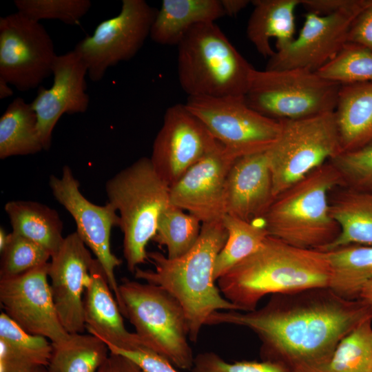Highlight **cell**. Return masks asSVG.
<instances>
[{
    "mask_svg": "<svg viewBox=\"0 0 372 372\" xmlns=\"http://www.w3.org/2000/svg\"><path fill=\"white\" fill-rule=\"evenodd\" d=\"M369 319L371 304L343 298L324 287L273 294L251 311H218L206 325L250 329L261 342L262 360L289 372H324L339 342Z\"/></svg>",
    "mask_w": 372,
    "mask_h": 372,
    "instance_id": "obj_1",
    "label": "cell"
},
{
    "mask_svg": "<svg viewBox=\"0 0 372 372\" xmlns=\"http://www.w3.org/2000/svg\"><path fill=\"white\" fill-rule=\"evenodd\" d=\"M329 280L325 251L296 247L269 235L217 281L223 296L238 311L247 312L268 294L329 287Z\"/></svg>",
    "mask_w": 372,
    "mask_h": 372,
    "instance_id": "obj_2",
    "label": "cell"
},
{
    "mask_svg": "<svg viewBox=\"0 0 372 372\" xmlns=\"http://www.w3.org/2000/svg\"><path fill=\"white\" fill-rule=\"evenodd\" d=\"M227 231L222 220L203 223L200 236L185 254L169 258L158 251L147 253L154 269L138 267L134 276L163 288L182 306L187 320L189 340L196 342L209 317L218 311H238L215 285L214 268Z\"/></svg>",
    "mask_w": 372,
    "mask_h": 372,
    "instance_id": "obj_3",
    "label": "cell"
},
{
    "mask_svg": "<svg viewBox=\"0 0 372 372\" xmlns=\"http://www.w3.org/2000/svg\"><path fill=\"white\" fill-rule=\"evenodd\" d=\"M329 161L276 197L263 216L269 236L292 246L323 250L340 234L330 214V191L344 185Z\"/></svg>",
    "mask_w": 372,
    "mask_h": 372,
    "instance_id": "obj_4",
    "label": "cell"
},
{
    "mask_svg": "<svg viewBox=\"0 0 372 372\" xmlns=\"http://www.w3.org/2000/svg\"><path fill=\"white\" fill-rule=\"evenodd\" d=\"M178 45V76L189 96H245L254 68L215 23L192 28Z\"/></svg>",
    "mask_w": 372,
    "mask_h": 372,
    "instance_id": "obj_5",
    "label": "cell"
},
{
    "mask_svg": "<svg viewBox=\"0 0 372 372\" xmlns=\"http://www.w3.org/2000/svg\"><path fill=\"white\" fill-rule=\"evenodd\" d=\"M105 192L118 212L123 256L128 270L134 273L148 260L146 247L156 234L161 214L170 204L169 187L150 158L141 157L107 180Z\"/></svg>",
    "mask_w": 372,
    "mask_h": 372,
    "instance_id": "obj_6",
    "label": "cell"
},
{
    "mask_svg": "<svg viewBox=\"0 0 372 372\" xmlns=\"http://www.w3.org/2000/svg\"><path fill=\"white\" fill-rule=\"evenodd\" d=\"M122 314L149 350L174 366L191 370L194 357L189 327L178 301L163 288L123 278L119 285Z\"/></svg>",
    "mask_w": 372,
    "mask_h": 372,
    "instance_id": "obj_7",
    "label": "cell"
},
{
    "mask_svg": "<svg viewBox=\"0 0 372 372\" xmlns=\"http://www.w3.org/2000/svg\"><path fill=\"white\" fill-rule=\"evenodd\" d=\"M341 85L304 68L252 69L247 105L267 117L298 119L334 112Z\"/></svg>",
    "mask_w": 372,
    "mask_h": 372,
    "instance_id": "obj_8",
    "label": "cell"
},
{
    "mask_svg": "<svg viewBox=\"0 0 372 372\" xmlns=\"http://www.w3.org/2000/svg\"><path fill=\"white\" fill-rule=\"evenodd\" d=\"M280 121V132L267 150L274 198L342 153L334 112Z\"/></svg>",
    "mask_w": 372,
    "mask_h": 372,
    "instance_id": "obj_9",
    "label": "cell"
},
{
    "mask_svg": "<svg viewBox=\"0 0 372 372\" xmlns=\"http://www.w3.org/2000/svg\"><path fill=\"white\" fill-rule=\"evenodd\" d=\"M185 105L218 142L239 157L267 151L281 130L280 120L250 107L245 96H188Z\"/></svg>",
    "mask_w": 372,
    "mask_h": 372,
    "instance_id": "obj_10",
    "label": "cell"
},
{
    "mask_svg": "<svg viewBox=\"0 0 372 372\" xmlns=\"http://www.w3.org/2000/svg\"><path fill=\"white\" fill-rule=\"evenodd\" d=\"M157 11L144 0H123L117 16L101 22L92 35L76 43L74 50L92 81H101L110 67L136 54L149 36Z\"/></svg>",
    "mask_w": 372,
    "mask_h": 372,
    "instance_id": "obj_11",
    "label": "cell"
},
{
    "mask_svg": "<svg viewBox=\"0 0 372 372\" xmlns=\"http://www.w3.org/2000/svg\"><path fill=\"white\" fill-rule=\"evenodd\" d=\"M56 56L39 21L18 11L0 18V77L18 90L39 86L52 74Z\"/></svg>",
    "mask_w": 372,
    "mask_h": 372,
    "instance_id": "obj_12",
    "label": "cell"
},
{
    "mask_svg": "<svg viewBox=\"0 0 372 372\" xmlns=\"http://www.w3.org/2000/svg\"><path fill=\"white\" fill-rule=\"evenodd\" d=\"M49 185L56 201L72 216L76 233L101 265L122 313L119 285L115 276V269L122 261L112 253L110 245L112 229L120 225L116 210L108 202L101 206L88 200L68 165L63 167L60 177L50 176Z\"/></svg>",
    "mask_w": 372,
    "mask_h": 372,
    "instance_id": "obj_13",
    "label": "cell"
},
{
    "mask_svg": "<svg viewBox=\"0 0 372 372\" xmlns=\"http://www.w3.org/2000/svg\"><path fill=\"white\" fill-rule=\"evenodd\" d=\"M372 1H360L347 9L327 15L307 12L298 36L269 59L266 70L304 68L313 72L333 59L348 43L355 18Z\"/></svg>",
    "mask_w": 372,
    "mask_h": 372,
    "instance_id": "obj_14",
    "label": "cell"
},
{
    "mask_svg": "<svg viewBox=\"0 0 372 372\" xmlns=\"http://www.w3.org/2000/svg\"><path fill=\"white\" fill-rule=\"evenodd\" d=\"M218 143L185 104H176L165 113L149 158L158 176L171 187Z\"/></svg>",
    "mask_w": 372,
    "mask_h": 372,
    "instance_id": "obj_15",
    "label": "cell"
},
{
    "mask_svg": "<svg viewBox=\"0 0 372 372\" xmlns=\"http://www.w3.org/2000/svg\"><path fill=\"white\" fill-rule=\"evenodd\" d=\"M48 267L49 262L16 276L0 278V303L3 312L25 331L59 344L70 333L57 314Z\"/></svg>",
    "mask_w": 372,
    "mask_h": 372,
    "instance_id": "obj_16",
    "label": "cell"
},
{
    "mask_svg": "<svg viewBox=\"0 0 372 372\" xmlns=\"http://www.w3.org/2000/svg\"><path fill=\"white\" fill-rule=\"evenodd\" d=\"M238 157L219 143L169 187L170 203L202 224L221 220L226 214L227 178Z\"/></svg>",
    "mask_w": 372,
    "mask_h": 372,
    "instance_id": "obj_17",
    "label": "cell"
},
{
    "mask_svg": "<svg viewBox=\"0 0 372 372\" xmlns=\"http://www.w3.org/2000/svg\"><path fill=\"white\" fill-rule=\"evenodd\" d=\"M93 260L90 249L74 231L64 238L49 262L48 277L56 310L70 334L85 329L83 297Z\"/></svg>",
    "mask_w": 372,
    "mask_h": 372,
    "instance_id": "obj_18",
    "label": "cell"
},
{
    "mask_svg": "<svg viewBox=\"0 0 372 372\" xmlns=\"http://www.w3.org/2000/svg\"><path fill=\"white\" fill-rule=\"evenodd\" d=\"M50 88L39 86L30 103L36 113L37 127L44 150L51 146L52 132L64 114L85 112L89 106L85 76L87 68L75 50L57 55L53 63Z\"/></svg>",
    "mask_w": 372,
    "mask_h": 372,
    "instance_id": "obj_19",
    "label": "cell"
},
{
    "mask_svg": "<svg viewBox=\"0 0 372 372\" xmlns=\"http://www.w3.org/2000/svg\"><path fill=\"white\" fill-rule=\"evenodd\" d=\"M273 200L267 151L237 158L226 180V214L253 222L262 218Z\"/></svg>",
    "mask_w": 372,
    "mask_h": 372,
    "instance_id": "obj_20",
    "label": "cell"
},
{
    "mask_svg": "<svg viewBox=\"0 0 372 372\" xmlns=\"http://www.w3.org/2000/svg\"><path fill=\"white\" fill-rule=\"evenodd\" d=\"M122 316L103 269L94 258L83 297L85 329L107 347L127 351L149 350L136 333L125 328Z\"/></svg>",
    "mask_w": 372,
    "mask_h": 372,
    "instance_id": "obj_21",
    "label": "cell"
},
{
    "mask_svg": "<svg viewBox=\"0 0 372 372\" xmlns=\"http://www.w3.org/2000/svg\"><path fill=\"white\" fill-rule=\"evenodd\" d=\"M247 27V35L259 54L270 58L275 52L271 40H276V51L295 39V10L300 0H256Z\"/></svg>",
    "mask_w": 372,
    "mask_h": 372,
    "instance_id": "obj_22",
    "label": "cell"
},
{
    "mask_svg": "<svg viewBox=\"0 0 372 372\" xmlns=\"http://www.w3.org/2000/svg\"><path fill=\"white\" fill-rule=\"evenodd\" d=\"M342 152L372 143V83L341 85L334 111Z\"/></svg>",
    "mask_w": 372,
    "mask_h": 372,
    "instance_id": "obj_23",
    "label": "cell"
},
{
    "mask_svg": "<svg viewBox=\"0 0 372 372\" xmlns=\"http://www.w3.org/2000/svg\"><path fill=\"white\" fill-rule=\"evenodd\" d=\"M225 15L220 0H164L149 36L161 45H178L194 26L215 22Z\"/></svg>",
    "mask_w": 372,
    "mask_h": 372,
    "instance_id": "obj_24",
    "label": "cell"
},
{
    "mask_svg": "<svg viewBox=\"0 0 372 372\" xmlns=\"http://www.w3.org/2000/svg\"><path fill=\"white\" fill-rule=\"evenodd\" d=\"M330 214L340 234L322 251L349 245H372V192L347 187L330 203Z\"/></svg>",
    "mask_w": 372,
    "mask_h": 372,
    "instance_id": "obj_25",
    "label": "cell"
},
{
    "mask_svg": "<svg viewBox=\"0 0 372 372\" xmlns=\"http://www.w3.org/2000/svg\"><path fill=\"white\" fill-rule=\"evenodd\" d=\"M52 344L46 338L31 334L8 317L0 314V372H25L47 367Z\"/></svg>",
    "mask_w": 372,
    "mask_h": 372,
    "instance_id": "obj_26",
    "label": "cell"
},
{
    "mask_svg": "<svg viewBox=\"0 0 372 372\" xmlns=\"http://www.w3.org/2000/svg\"><path fill=\"white\" fill-rule=\"evenodd\" d=\"M12 233L28 238L48 251L51 256L61 246L63 223L54 209L38 202L12 200L4 207Z\"/></svg>",
    "mask_w": 372,
    "mask_h": 372,
    "instance_id": "obj_27",
    "label": "cell"
},
{
    "mask_svg": "<svg viewBox=\"0 0 372 372\" xmlns=\"http://www.w3.org/2000/svg\"><path fill=\"white\" fill-rule=\"evenodd\" d=\"M330 266L329 287L340 297L357 300L372 280V245H349L325 251Z\"/></svg>",
    "mask_w": 372,
    "mask_h": 372,
    "instance_id": "obj_28",
    "label": "cell"
},
{
    "mask_svg": "<svg viewBox=\"0 0 372 372\" xmlns=\"http://www.w3.org/2000/svg\"><path fill=\"white\" fill-rule=\"evenodd\" d=\"M43 149L35 112L30 103L15 98L0 118V158L34 154Z\"/></svg>",
    "mask_w": 372,
    "mask_h": 372,
    "instance_id": "obj_29",
    "label": "cell"
},
{
    "mask_svg": "<svg viewBox=\"0 0 372 372\" xmlns=\"http://www.w3.org/2000/svg\"><path fill=\"white\" fill-rule=\"evenodd\" d=\"M109 353L107 344L96 336L72 333L65 341L52 344L47 369L48 372H96Z\"/></svg>",
    "mask_w": 372,
    "mask_h": 372,
    "instance_id": "obj_30",
    "label": "cell"
},
{
    "mask_svg": "<svg viewBox=\"0 0 372 372\" xmlns=\"http://www.w3.org/2000/svg\"><path fill=\"white\" fill-rule=\"evenodd\" d=\"M222 222L228 236L216 259L215 281L256 251L269 236L264 224L256 225L229 214L223 216Z\"/></svg>",
    "mask_w": 372,
    "mask_h": 372,
    "instance_id": "obj_31",
    "label": "cell"
},
{
    "mask_svg": "<svg viewBox=\"0 0 372 372\" xmlns=\"http://www.w3.org/2000/svg\"><path fill=\"white\" fill-rule=\"evenodd\" d=\"M201 226L194 216L170 203L160 215L152 240L165 247L169 258H176L194 247Z\"/></svg>",
    "mask_w": 372,
    "mask_h": 372,
    "instance_id": "obj_32",
    "label": "cell"
},
{
    "mask_svg": "<svg viewBox=\"0 0 372 372\" xmlns=\"http://www.w3.org/2000/svg\"><path fill=\"white\" fill-rule=\"evenodd\" d=\"M324 372H372L371 319L339 342Z\"/></svg>",
    "mask_w": 372,
    "mask_h": 372,
    "instance_id": "obj_33",
    "label": "cell"
},
{
    "mask_svg": "<svg viewBox=\"0 0 372 372\" xmlns=\"http://www.w3.org/2000/svg\"><path fill=\"white\" fill-rule=\"evenodd\" d=\"M316 72L322 78L340 85L372 83V52L347 43L333 59Z\"/></svg>",
    "mask_w": 372,
    "mask_h": 372,
    "instance_id": "obj_34",
    "label": "cell"
},
{
    "mask_svg": "<svg viewBox=\"0 0 372 372\" xmlns=\"http://www.w3.org/2000/svg\"><path fill=\"white\" fill-rule=\"evenodd\" d=\"M1 254L0 278L22 274L45 265L51 258L45 249L19 235L10 233Z\"/></svg>",
    "mask_w": 372,
    "mask_h": 372,
    "instance_id": "obj_35",
    "label": "cell"
},
{
    "mask_svg": "<svg viewBox=\"0 0 372 372\" xmlns=\"http://www.w3.org/2000/svg\"><path fill=\"white\" fill-rule=\"evenodd\" d=\"M18 12L39 21L56 19L68 25L78 24L91 7L89 0H14Z\"/></svg>",
    "mask_w": 372,
    "mask_h": 372,
    "instance_id": "obj_36",
    "label": "cell"
},
{
    "mask_svg": "<svg viewBox=\"0 0 372 372\" xmlns=\"http://www.w3.org/2000/svg\"><path fill=\"white\" fill-rule=\"evenodd\" d=\"M330 161L340 172L345 185L372 192V143L353 151L342 152Z\"/></svg>",
    "mask_w": 372,
    "mask_h": 372,
    "instance_id": "obj_37",
    "label": "cell"
},
{
    "mask_svg": "<svg viewBox=\"0 0 372 372\" xmlns=\"http://www.w3.org/2000/svg\"><path fill=\"white\" fill-rule=\"evenodd\" d=\"M191 372H289L282 365L270 361L227 362L214 352L198 354Z\"/></svg>",
    "mask_w": 372,
    "mask_h": 372,
    "instance_id": "obj_38",
    "label": "cell"
},
{
    "mask_svg": "<svg viewBox=\"0 0 372 372\" xmlns=\"http://www.w3.org/2000/svg\"><path fill=\"white\" fill-rule=\"evenodd\" d=\"M107 347L110 353L120 354L132 360L143 372H178L170 362L155 352L145 349L127 351Z\"/></svg>",
    "mask_w": 372,
    "mask_h": 372,
    "instance_id": "obj_39",
    "label": "cell"
},
{
    "mask_svg": "<svg viewBox=\"0 0 372 372\" xmlns=\"http://www.w3.org/2000/svg\"><path fill=\"white\" fill-rule=\"evenodd\" d=\"M348 43L372 52V1L353 22L349 32Z\"/></svg>",
    "mask_w": 372,
    "mask_h": 372,
    "instance_id": "obj_40",
    "label": "cell"
},
{
    "mask_svg": "<svg viewBox=\"0 0 372 372\" xmlns=\"http://www.w3.org/2000/svg\"><path fill=\"white\" fill-rule=\"evenodd\" d=\"M357 0H300V5L307 12L318 15H327L351 8L359 3Z\"/></svg>",
    "mask_w": 372,
    "mask_h": 372,
    "instance_id": "obj_41",
    "label": "cell"
},
{
    "mask_svg": "<svg viewBox=\"0 0 372 372\" xmlns=\"http://www.w3.org/2000/svg\"><path fill=\"white\" fill-rule=\"evenodd\" d=\"M96 372H143L132 360L124 355L111 353Z\"/></svg>",
    "mask_w": 372,
    "mask_h": 372,
    "instance_id": "obj_42",
    "label": "cell"
},
{
    "mask_svg": "<svg viewBox=\"0 0 372 372\" xmlns=\"http://www.w3.org/2000/svg\"><path fill=\"white\" fill-rule=\"evenodd\" d=\"M225 14L235 16L244 9L250 2L247 0H221Z\"/></svg>",
    "mask_w": 372,
    "mask_h": 372,
    "instance_id": "obj_43",
    "label": "cell"
},
{
    "mask_svg": "<svg viewBox=\"0 0 372 372\" xmlns=\"http://www.w3.org/2000/svg\"><path fill=\"white\" fill-rule=\"evenodd\" d=\"M358 299L372 304V280L367 282L361 289Z\"/></svg>",
    "mask_w": 372,
    "mask_h": 372,
    "instance_id": "obj_44",
    "label": "cell"
},
{
    "mask_svg": "<svg viewBox=\"0 0 372 372\" xmlns=\"http://www.w3.org/2000/svg\"><path fill=\"white\" fill-rule=\"evenodd\" d=\"M10 84L3 79L0 77V99H4L13 95V90Z\"/></svg>",
    "mask_w": 372,
    "mask_h": 372,
    "instance_id": "obj_45",
    "label": "cell"
},
{
    "mask_svg": "<svg viewBox=\"0 0 372 372\" xmlns=\"http://www.w3.org/2000/svg\"><path fill=\"white\" fill-rule=\"evenodd\" d=\"M9 234H6L4 229L1 227L0 229V251L2 252L4 249L8 240Z\"/></svg>",
    "mask_w": 372,
    "mask_h": 372,
    "instance_id": "obj_46",
    "label": "cell"
},
{
    "mask_svg": "<svg viewBox=\"0 0 372 372\" xmlns=\"http://www.w3.org/2000/svg\"><path fill=\"white\" fill-rule=\"evenodd\" d=\"M25 372H48L47 367H37Z\"/></svg>",
    "mask_w": 372,
    "mask_h": 372,
    "instance_id": "obj_47",
    "label": "cell"
}]
</instances>
